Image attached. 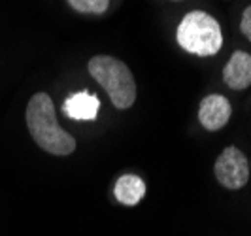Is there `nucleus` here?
<instances>
[{"label":"nucleus","instance_id":"f257e3e1","mask_svg":"<svg viewBox=\"0 0 251 236\" xmlns=\"http://www.w3.org/2000/svg\"><path fill=\"white\" fill-rule=\"evenodd\" d=\"M26 125L36 146L51 155H70L75 151V140L59 127L53 100L48 93H36L26 106Z\"/></svg>","mask_w":251,"mask_h":236},{"label":"nucleus","instance_id":"f03ea898","mask_svg":"<svg viewBox=\"0 0 251 236\" xmlns=\"http://www.w3.org/2000/svg\"><path fill=\"white\" fill-rule=\"evenodd\" d=\"M87 68L95 81L108 93L115 108L126 110L134 104L136 81L125 62L110 55H97L89 61Z\"/></svg>","mask_w":251,"mask_h":236},{"label":"nucleus","instance_id":"7ed1b4c3","mask_svg":"<svg viewBox=\"0 0 251 236\" xmlns=\"http://www.w3.org/2000/svg\"><path fill=\"white\" fill-rule=\"evenodd\" d=\"M177 44L193 55L210 57L223 48L221 26L206 12H189L176 30Z\"/></svg>","mask_w":251,"mask_h":236},{"label":"nucleus","instance_id":"20e7f679","mask_svg":"<svg viewBox=\"0 0 251 236\" xmlns=\"http://www.w3.org/2000/svg\"><path fill=\"white\" fill-rule=\"evenodd\" d=\"M215 180L226 189H242L250 180V162L246 155L234 146L221 151L214 166Z\"/></svg>","mask_w":251,"mask_h":236},{"label":"nucleus","instance_id":"39448f33","mask_svg":"<svg viewBox=\"0 0 251 236\" xmlns=\"http://www.w3.org/2000/svg\"><path fill=\"white\" fill-rule=\"evenodd\" d=\"M230 113H232V106L223 95H208L201 102L199 121L206 131L214 132V131L223 129L228 123Z\"/></svg>","mask_w":251,"mask_h":236},{"label":"nucleus","instance_id":"423d86ee","mask_svg":"<svg viewBox=\"0 0 251 236\" xmlns=\"http://www.w3.org/2000/svg\"><path fill=\"white\" fill-rule=\"evenodd\" d=\"M223 81L226 87L244 91L251 85V55L246 51H234L223 68Z\"/></svg>","mask_w":251,"mask_h":236},{"label":"nucleus","instance_id":"0eeeda50","mask_svg":"<svg viewBox=\"0 0 251 236\" xmlns=\"http://www.w3.org/2000/svg\"><path fill=\"white\" fill-rule=\"evenodd\" d=\"M100 110V100L97 95L87 93V91H79L70 95L64 100L63 112L75 121H95Z\"/></svg>","mask_w":251,"mask_h":236},{"label":"nucleus","instance_id":"6e6552de","mask_svg":"<svg viewBox=\"0 0 251 236\" xmlns=\"http://www.w3.org/2000/svg\"><path fill=\"white\" fill-rule=\"evenodd\" d=\"M113 195H115V199L119 200L121 204L134 206V204H138L140 200L144 199V195H146V184H144V180L138 178V176L125 174L115 182Z\"/></svg>","mask_w":251,"mask_h":236},{"label":"nucleus","instance_id":"1a4fd4ad","mask_svg":"<svg viewBox=\"0 0 251 236\" xmlns=\"http://www.w3.org/2000/svg\"><path fill=\"white\" fill-rule=\"evenodd\" d=\"M75 12L79 13H95V15H102L108 10L110 0H66Z\"/></svg>","mask_w":251,"mask_h":236},{"label":"nucleus","instance_id":"9d476101","mask_svg":"<svg viewBox=\"0 0 251 236\" xmlns=\"http://www.w3.org/2000/svg\"><path fill=\"white\" fill-rule=\"evenodd\" d=\"M240 30L242 34L251 42V6H248L242 13V21H240Z\"/></svg>","mask_w":251,"mask_h":236}]
</instances>
